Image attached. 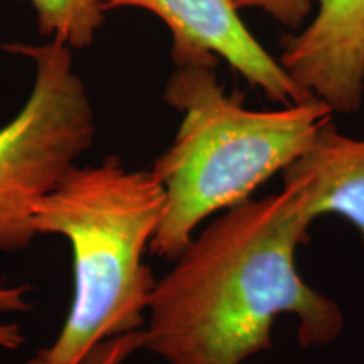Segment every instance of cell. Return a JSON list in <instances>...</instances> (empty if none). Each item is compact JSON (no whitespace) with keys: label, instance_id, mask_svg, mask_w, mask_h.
<instances>
[{"label":"cell","instance_id":"cell-1","mask_svg":"<svg viewBox=\"0 0 364 364\" xmlns=\"http://www.w3.org/2000/svg\"><path fill=\"white\" fill-rule=\"evenodd\" d=\"M312 223L295 182L223 211L156 282L144 348L167 364H243L272 348L273 322L285 314L299 321L304 348L338 339L343 311L295 262Z\"/></svg>","mask_w":364,"mask_h":364},{"label":"cell","instance_id":"cell-2","mask_svg":"<svg viewBox=\"0 0 364 364\" xmlns=\"http://www.w3.org/2000/svg\"><path fill=\"white\" fill-rule=\"evenodd\" d=\"M164 100L182 115L174 142L152 167L166 201L150 253L167 260L184 252L208 218L247 203L302 157L334 113L318 98L250 110L240 95L226 93L215 68L203 66L176 68Z\"/></svg>","mask_w":364,"mask_h":364},{"label":"cell","instance_id":"cell-3","mask_svg":"<svg viewBox=\"0 0 364 364\" xmlns=\"http://www.w3.org/2000/svg\"><path fill=\"white\" fill-rule=\"evenodd\" d=\"M164 188L152 171H130L118 157L76 164L36 206L39 235L68 240L73 300L43 364H80L105 339L144 329L156 279L145 253L164 211Z\"/></svg>","mask_w":364,"mask_h":364},{"label":"cell","instance_id":"cell-4","mask_svg":"<svg viewBox=\"0 0 364 364\" xmlns=\"http://www.w3.org/2000/svg\"><path fill=\"white\" fill-rule=\"evenodd\" d=\"M34 61L29 98L0 129V250L21 252L36 236V206L95 142V112L70 48L61 41L12 46Z\"/></svg>","mask_w":364,"mask_h":364},{"label":"cell","instance_id":"cell-5","mask_svg":"<svg viewBox=\"0 0 364 364\" xmlns=\"http://www.w3.org/2000/svg\"><path fill=\"white\" fill-rule=\"evenodd\" d=\"M105 11L139 7L169 27L176 68H215L220 59L272 102L292 105L314 97L290 78L241 21L233 0H103Z\"/></svg>","mask_w":364,"mask_h":364},{"label":"cell","instance_id":"cell-6","mask_svg":"<svg viewBox=\"0 0 364 364\" xmlns=\"http://www.w3.org/2000/svg\"><path fill=\"white\" fill-rule=\"evenodd\" d=\"M302 33L285 39L279 63L332 112L354 113L364 100V0H316Z\"/></svg>","mask_w":364,"mask_h":364},{"label":"cell","instance_id":"cell-7","mask_svg":"<svg viewBox=\"0 0 364 364\" xmlns=\"http://www.w3.org/2000/svg\"><path fill=\"white\" fill-rule=\"evenodd\" d=\"M284 182L302 188L314 220L334 213L351 223L364 248V139L343 135L331 122L284 171Z\"/></svg>","mask_w":364,"mask_h":364},{"label":"cell","instance_id":"cell-8","mask_svg":"<svg viewBox=\"0 0 364 364\" xmlns=\"http://www.w3.org/2000/svg\"><path fill=\"white\" fill-rule=\"evenodd\" d=\"M34 9L41 34L68 48H86L103 24V0H22Z\"/></svg>","mask_w":364,"mask_h":364},{"label":"cell","instance_id":"cell-9","mask_svg":"<svg viewBox=\"0 0 364 364\" xmlns=\"http://www.w3.org/2000/svg\"><path fill=\"white\" fill-rule=\"evenodd\" d=\"M29 285H7L0 282V314L29 311ZM26 343L21 324H0V353L16 351Z\"/></svg>","mask_w":364,"mask_h":364},{"label":"cell","instance_id":"cell-10","mask_svg":"<svg viewBox=\"0 0 364 364\" xmlns=\"http://www.w3.org/2000/svg\"><path fill=\"white\" fill-rule=\"evenodd\" d=\"M144 348V329L105 339L95 346L80 364H124L132 354Z\"/></svg>","mask_w":364,"mask_h":364},{"label":"cell","instance_id":"cell-11","mask_svg":"<svg viewBox=\"0 0 364 364\" xmlns=\"http://www.w3.org/2000/svg\"><path fill=\"white\" fill-rule=\"evenodd\" d=\"M238 9H260L280 24L299 29L312 9V0H233Z\"/></svg>","mask_w":364,"mask_h":364},{"label":"cell","instance_id":"cell-12","mask_svg":"<svg viewBox=\"0 0 364 364\" xmlns=\"http://www.w3.org/2000/svg\"><path fill=\"white\" fill-rule=\"evenodd\" d=\"M24 364H43V361H41V356H39V353L36 354V356L31 358V359H27V361H26Z\"/></svg>","mask_w":364,"mask_h":364}]
</instances>
